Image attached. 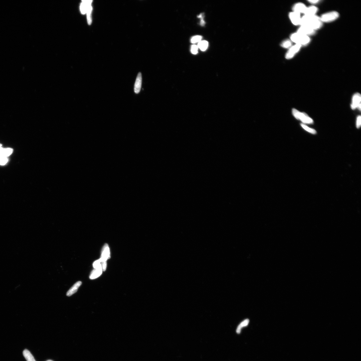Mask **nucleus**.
Segmentation results:
<instances>
[{"label": "nucleus", "instance_id": "f257e3e1", "mask_svg": "<svg viewBox=\"0 0 361 361\" xmlns=\"http://www.w3.org/2000/svg\"><path fill=\"white\" fill-rule=\"evenodd\" d=\"M323 23L318 16L304 15L301 18L300 26L308 27L315 31L320 29Z\"/></svg>", "mask_w": 361, "mask_h": 361}, {"label": "nucleus", "instance_id": "f03ea898", "mask_svg": "<svg viewBox=\"0 0 361 361\" xmlns=\"http://www.w3.org/2000/svg\"><path fill=\"white\" fill-rule=\"evenodd\" d=\"M290 39L291 41L301 46L308 45L310 41L309 37L299 34L297 32L292 34Z\"/></svg>", "mask_w": 361, "mask_h": 361}, {"label": "nucleus", "instance_id": "7ed1b4c3", "mask_svg": "<svg viewBox=\"0 0 361 361\" xmlns=\"http://www.w3.org/2000/svg\"><path fill=\"white\" fill-rule=\"evenodd\" d=\"M339 16L338 12L332 11L323 14L320 17L322 23H330L335 21Z\"/></svg>", "mask_w": 361, "mask_h": 361}, {"label": "nucleus", "instance_id": "20e7f679", "mask_svg": "<svg viewBox=\"0 0 361 361\" xmlns=\"http://www.w3.org/2000/svg\"><path fill=\"white\" fill-rule=\"evenodd\" d=\"M292 114L297 119L300 120L305 123L311 124L313 121L307 114L305 113H301L295 109L292 110Z\"/></svg>", "mask_w": 361, "mask_h": 361}, {"label": "nucleus", "instance_id": "39448f33", "mask_svg": "<svg viewBox=\"0 0 361 361\" xmlns=\"http://www.w3.org/2000/svg\"><path fill=\"white\" fill-rule=\"evenodd\" d=\"M301 47V46L297 44H296L295 45L292 46L287 52L285 56L286 58L288 59L292 58L298 53Z\"/></svg>", "mask_w": 361, "mask_h": 361}, {"label": "nucleus", "instance_id": "423d86ee", "mask_svg": "<svg viewBox=\"0 0 361 361\" xmlns=\"http://www.w3.org/2000/svg\"><path fill=\"white\" fill-rule=\"evenodd\" d=\"M289 17L292 23L296 26L300 25L302 17L300 14L293 11L289 15Z\"/></svg>", "mask_w": 361, "mask_h": 361}, {"label": "nucleus", "instance_id": "0eeeda50", "mask_svg": "<svg viewBox=\"0 0 361 361\" xmlns=\"http://www.w3.org/2000/svg\"><path fill=\"white\" fill-rule=\"evenodd\" d=\"M361 95L359 93H356L353 96L351 108L352 110H355L358 108L361 110Z\"/></svg>", "mask_w": 361, "mask_h": 361}, {"label": "nucleus", "instance_id": "6e6552de", "mask_svg": "<svg viewBox=\"0 0 361 361\" xmlns=\"http://www.w3.org/2000/svg\"><path fill=\"white\" fill-rule=\"evenodd\" d=\"M297 33L309 37V36L314 35L315 33V31L310 29L308 27L301 26L299 28Z\"/></svg>", "mask_w": 361, "mask_h": 361}, {"label": "nucleus", "instance_id": "1a4fd4ad", "mask_svg": "<svg viewBox=\"0 0 361 361\" xmlns=\"http://www.w3.org/2000/svg\"><path fill=\"white\" fill-rule=\"evenodd\" d=\"M142 75L141 73H139L136 77L134 86V91L136 94L139 93L141 90L142 85Z\"/></svg>", "mask_w": 361, "mask_h": 361}, {"label": "nucleus", "instance_id": "9d476101", "mask_svg": "<svg viewBox=\"0 0 361 361\" xmlns=\"http://www.w3.org/2000/svg\"><path fill=\"white\" fill-rule=\"evenodd\" d=\"M307 7L302 3H297L293 7V11L299 14H304L305 11Z\"/></svg>", "mask_w": 361, "mask_h": 361}, {"label": "nucleus", "instance_id": "9b49d317", "mask_svg": "<svg viewBox=\"0 0 361 361\" xmlns=\"http://www.w3.org/2000/svg\"><path fill=\"white\" fill-rule=\"evenodd\" d=\"M110 257V252L109 247L108 244H106L104 246L102 255V258L100 259V261L102 263H106L107 259Z\"/></svg>", "mask_w": 361, "mask_h": 361}, {"label": "nucleus", "instance_id": "f8f14e48", "mask_svg": "<svg viewBox=\"0 0 361 361\" xmlns=\"http://www.w3.org/2000/svg\"><path fill=\"white\" fill-rule=\"evenodd\" d=\"M82 282L78 281L75 283L73 286L68 291L66 295L67 296L70 297L73 295L77 292L79 287L81 286Z\"/></svg>", "mask_w": 361, "mask_h": 361}, {"label": "nucleus", "instance_id": "ddd939ff", "mask_svg": "<svg viewBox=\"0 0 361 361\" xmlns=\"http://www.w3.org/2000/svg\"><path fill=\"white\" fill-rule=\"evenodd\" d=\"M318 11V8L315 6H311L307 7L305 11L304 14V15H314Z\"/></svg>", "mask_w": 361, "mask_h": 361}, {"label": "nucleus", "instance_id": "4468645a", "mask_svg": "<svg viewBox=\"0 0 361 361\" xmlns=\"http://www.w3.org/2000/svg\"><path fill=\"white\" fill-rule=\"evenodd\" d=\"M92 2V1H87L86 11L87 13L88 23L89 25H90L92 21L91 15L92 11L91 4Z\"/></svg>", "mask_w": 361, "mask_h": 361}, {"label": "nucleus", "instance_id": "2eb2a0df", "mask_svg": "<svg viewBox=\"0 0 361 361\" xmlns=\"http://www.w3.org/2000/svg\"><path fill=\"white\" fill-rule=\"evenodd\" d=\"M102 267L95 268V269L92 271L89 276L91 279H94L97 278L102 274Z\"/></svg>", "mask_w": 361, "mask_h": 361}, {"label": "nucleus", "instance_id": "dca6fc26", "mask_svg": "<svg viewBox=\"0 0 361 361\" xmlns=\"http://www.w3.org/2000/svg\"><path fill=\"white\" fill-rule=\"evenodd\" d=\"M13 149L11 148H3L2 147L0 149V156L8 157L13 153Z\"/></svg>", "mask_w": 361, "mask_h": 361}, {"label": "nucleus", "instance_id": "f3484780", "mask_svg": "<svg viewBox=\"0 0 361 361\" xmlns=\"http://www.w3.org/2000/svg\"><path fill=\"white\" fill-rule=\"evenodd\" d=\"M23 354L27 361H36L33 355L29 351L27 350H24Z\"/></svg>", "mask_w": 361, "mask_h": 361}, {"label": "nucleus", "instance_id": "a211bd4d", "mask_svg": "<svg viewBox=\"0 0 361 361\" xmlns=\"http://www.w3.org/2000/svg\"><path fill=\"white\" fill-rule=\"evenodd\" d=\"M208 46V43L206 41H201L198 43V47L202 51H205Z\"/></svg>", "mask_w": 361, "mask_h": 361}, {"label": "nucleus", "instance_id": "6ab92c4d", "mask_svg": "<svg viewBox=\"0 0 361 361\" xmlns=\"http://www.w3.org/2000/svg\"><path fill=\"white\" fill-rule=\"evenodd\" d=\"M249 322V320L248 319H246L243 321L241 323H240L239 326H238L236 330V332L238 334H239L242 328L246 326H247Z\"/></svg>", "mask_w": 361, "mask_h": 361}, {"label": "nucleus", "instance_id": "aec40b11", "mask_svg": "<svg viewBox=\"0 0 361 361\" xmlns=\"http://www.w3.org/2000/svg\"><path fill=\"white\" fill-rule=\"evenodd\" d=\"M281 46L285 48H290L292 46V41L289 40H286L282 43Z\"/></svg>", "mask_w": 361, "mask_h": 361}, {"label": "nucleus", "instance_id": "412c9836", "mask_svg": "<svg viewBox=\"0 0 361 361\" xmlns=\"http://www.w3.org/2000/svg\"><path fill=\"white\" fill-rule=\"evenodd\" d=\"M87 3V1H82V2L81 4L80 9H81V11L82 14H85L86 13Z\"/></svg>", "mask_w": 361, "mask_h": 361}, {"label": "nucleus", "instance_id": "4be33fe9", "mask_svg": "<svg viewBox=\"0 0 361 361\" xmlns=\"http://www.w3.org/2000/svg\"><path fill=\"white\" fill-rule=\"evenodd\" d=\"M301 125L304 130H306L309 132L310 133L314 134H316V131L315 130L312 129V128L306 126L305 125V124L302 123L301 124Z\"/></svg>", "mask_w": 361, "mask_h": 361}, {"label": "nucleus", "instance_id": "5701e85b", "mask_svg": "<svg viewBox=\"0 0 361 361\" xmlns=\"http://www.w3.org/2000/svg\"><path fill=\"white\" fill-rule=\"evenodd\" d=\"M202 37L201 36L196 35L192 37L191 39V42L192 43H199L201 41Z\"/></svg>", "mask_w": 361, "mask_h": 361}, {"label": "nucleus", "instance_id": "b1692460", "mask_svg": "<svg viewBox=\"0 0 361 361\" xmlns=\"http://www.w3.org/2000/svg\"><path fill=\"white\" fill-rule=\"evenodd\" d=\"M8 162L7 157L5 156H0V165L3 166L5 165Z\"/></svg>", "mask_w": 361, "mask_h": 361}, {"label": "nucleus", "instance_id": "393cba45", "mask_svg": "<svg viewBox=\"0 0 361 361\" xmlns=\"http://www.w3.org/2000/svg\"><path fill=\"white\" fill-rule=\"evenodd\" d=\"M198 48L197 46L193 45L191 48V52L193 54H196L198 53Z\"/></svg>", "mask_w": 361, "mask_h": 361}, {"label": "nucleus", "instance_id": "a878e982", "mask_svg": "<svg viewBox=\"0 0 361 361\" xmlns=\"http://www.w3.org/2000/svg\"><path fill=\"white\" fill-rule=\"evenodd\" d=\"M100 259L96 261L93 264V266L95 268H98L99 267H102L101 264H100L101 263Z\"/></svg>", "mask_w": 361, "mask_h": 361}, {"label": "nucleus", "instance_id": "bb28decb", "mask_svg": "<svg viewBox=\"0 0 361 361\" xmlns=\"http://www.w3.org/2000/svg\"><path fill=\"white\" fill-rule=\"evenodd\" d=\"M361 116H359L357 119L356 127L358 128H360L361 126Z\"/></svg>", "mask_w": 361, "mask_h": 361}, {"label": "nucleus", "instance_id": "cd10ccee", "mask_svg": "<svg viewBox=\"0 0 361 361\" xmlns=\"http://www.w3.org/2000/svg\"><path fill=\"white\" fill-rule=\"evenodd\" d=\"M203 16L202 14H201L198 16V18H200L201 19V21L200 22V24L202 26H204L205 24V22L203 20Z\"/></svg>", "mask_w": 361, "mask_h": 361}, {"label": "nucleus", "instance_id": "c85d7f7f", "mask_svg": "<svg viewBox=\"0 0 361 361\" xmlns=\"http://www.w3.org/2000/svg\"><path fill=\"white\" fill-rule=\"evenodd\" d=\"M309 2L312 4H316L318 3L320 1H318V0H312V1H308Z\"/></svg>", "mask_w": 361, "mask_h": 361}, {"label": "nucleus", "instance_id": "c756f323", "mask_svg": "<svg viewBox=\"0 0 361 361\" xmlns=\"http://www.w3.org/2000/svg\"><path fill=\"white\" fill-rule=\"evenodd\" d=\"M1 147H2V145L1 144H0V148H1Z\"/></svg>", "mask_w": 361, "mask_h": 361}, {"label": "nucleus", "instance_id": "7c9ffc66", "mask_svg": "<svg viewBox=\"0 0 361 361\" xmlns=\"http://www.w3.org/2000/svg\"><path fill=\"white\" fill-rule=\"evenodd\" d=\"M47 361H53L51 360H48Z\"/></svg>", "mask_w": 361, "mask_h": 361}]
</instances>
